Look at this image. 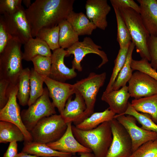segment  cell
Segmentation results:
<instances>
[{
  "label": "cell",
  "mask_w": 157,
  "mask_h": 157,
  "mask_svg": "<svg viewBox=\"0 0 157 157\" xmlns=\"http://www.w3.org/2000/svg\"><path fill=\"white\" fill-rule=\"evenodd\" d=\"M18 84L9 86L8 100L6 105L0 109V120L12 123L17 126L23 133L24 141L31 142L33 139L31 134L26 128L22 122L20 107L17 101Z\"/></svg>",
  "instance_id": "obj_11"
},
{
  "label": "cell",
  "mask_w": 157,
  "mask_h": 157,
  "mask_svg": "<svg viewBox=\"0 0 157 157\" xmlns=\"http://www.w3.org/2000/svg\"><path fill=\"white\" fill-rule=\"evenodd\" d=\"M33 69L42 76L49 77L51 68V57L38 55L31 61Z\"/></svg>",
  "instance_id": "obj_35"
},
{
  "label": "cell",
  "mask_w": 157,
  "mask_h": 157,
  "mask_svg": "<svg viewBox=\"0 0 157 157\" xmlns=\"http://www.w3.org/2000/svg\"><path fill=\"white\" fill-rule=\"evenodd\" d=\"M129 157H157V138L143 144Z\"/></svg>",
  "instance_id": "obj_36"
},
{
  "label": "cell",
  "mask_w": 157,
  "mask_h": 157,
  "mask_svg": "<svg viewBox=\"0 0 157 157\" xmlns=\"http://www.w3.org/2000/svg\"><path fill=\"white\" fill-rule=\"evenodd\" d=\"M67 128L61 115L56 114L41 119L30 133L33 141L47 144L59 139Z\"/></svg>",
  "instance_id": "obj_5"
},
{
  "label": "cell",
  "mask_w": 157,
  "mask_h": 157,
  "mask_svg": "<svg viewBox=\"0 0 157 157\" xmlns=\"http://www.w3.org/2000/svg\"><path fill=\"white\" fill-rule=\"evenodd\" d=\"M67 56L66 50L60 48L53 51L51 56L52 64L49 77L54 80L65 82L77 76L75 69L69 68L65 65L64 59Z\"/></svg>",
  "instance_id": "obj_15"
},
{
  "label": "cell",
  "mask_w": 157,
  "mask_h": 157,
  "mask_svg": "<svg viewBox=\"0 0 157 157\" xmlns=\"http://www.w3.org/2000/svg\"><path fill=\"white\" fill-rule=\"evenodd\" d=\"M59 31L58 26L51 28H43L39 31L36 37L45 42L53 51L60 48L59 44Z\"/></svg>",
  "instance_id": "obj_33"
},
{
  "label": "cell",
  "mask_w": 157,
  "mask_h": 157,
  "mask_svg": "<svg viewBox=\"0 0 157 157\" xmlns=\"http://www.w3.org/2000/svg\"><path fill=\"white\" fill-rule=\"evenodd\" d=\"M80 155L79 157H96L92 152H81L78 153ZM72 157H76L72 156Z\"/></svg>",
  "instance_id": "obj_44"
},
{
  "label": "cell",
  "mask_w": 157,
  "mask_h": 157,
  "mask_svg": "<svg viewBox=\"0 0 157 157\" xmlns=\"http://www.w3.org/2000/svg\"><path fill=\"white\" fill-rule=\"evenodd\" d=\"M7 44L0 53V79L8 81L9 85L17 84L19 76L23 69L22 44L9 38Z\"/></svg>",
  "instance_id": "obj_3"
},
{
  "label": "cell",
  "mask_w": 157,
  "mask_h": 157,
  "mask_svg": "<svg viewBox=\"0 0 157 157\" xmlns=\"http://www.w3.org/2000/svg\"><path fill=\"white\" fill-rule=\"evenodd\" d=\"M22 2L27 8H28L31 4V0H22Z\"/></svg>",
  "instance_id": "obj_46"
},
{
  "label": "cell",
  "mask_w": 157,
  "mask_h": 157,
  "mask_svg": "<svg viewBox=\"0 0 157 157\" xmlns=\"http://www.w3.org/2000/svg\"><path fill=\"white\" fill-rule=\"evenodd\" d=\"M24 45L23 59L31 61L38 55L51 57L52 53L49 47L44 41L37 38H32Z\"/></svg>",
  "instance_id": "obj_22"
},
{
  "label": "cell",
  "mask_w": 157,
  "mask_h": 157,
  "mask_svg": "<svg viewBox=\"0 0 157 157\" xmlns=\"http://www.w3.org/2000/svg\"><path fill=\"white\" fill-rule=\"evenodd\" d=\"M86 15L97 28L105 30L108 26L107 16L111 7L107 0H88L85 5Z\"/></svg>",
  "instance_id": "obj_16"
},
{
  "label": "cell",
  "mask_w": 157,
  "mask_h": 157,
  "mask_svg": "<svg viewBox=\"0 0 157 157\" xmlns=\"http://www.w3.org/2000/svg\"><path fill=\"white\" fill-rule=\"evenodd\" d=\"M122 114L133 116L142 125V128L157 133V124L152 120L150 116L148 114L140 113L136 111L129 102L127 110Z\"/></svg>",
  "instance_id": "obj_32"
},
{
  "label": "cell",
  "mask_w": 157,
  "mask_h": 157,
  "mask_svg": "<svg viewBox=\"0 0 157 157\" xmlns=\"http://www.w3.org/2000/svg\"><path fill=\"white\" fill-rule=\"evenodd\" d=\"M42 77L47 86L53 104L61 114L68 99L75 93L76 90L74 84L57 81L49 77Z\"/></svg>",
  "instance_id": "obj_14"
},
{
  "label": "cell",
  "mask_w": 157,
  "mask_h": 157,
  "mask_svg": "<svg viewBox=\"0 0 157 157\" xmlns=\"http://www.w3.org/2000/svg\"><path fill=\"white\" fill-rule=\"evenodd\" d=\"M55 107L49 99L47 88H44L42 95L28 108L21 112L23 124L30 132L42 118L56 114Z\"/></svg>",
  "instance_id": "obj_8"
},
{
  "label": "cell",
  "mask_w": 157,
  "mask_h": 157,
  "mask_svg": "<svg viewBox=\"0 0 157 157\" xmlns=\"http://www.w3.org/2000/svg\"><path fill=\"white\" fill-rule=\"evenodd\" d=\"M16 157H40L36 156L21 152L18 153Z\"/></svg>",
  "instance_id": "obj_45"
},
{
  "label": "cell",
  "mask_w": 157,
  "mask_h": 157,
  "mask_svg": "<svg viewBox=\"0 0 157 157\" xmlns=\"http://www.w3.org/2000/svg\"><path fill=\"white\" fill-rule=\"evenodd\" d=\"M17 147V142L13 141L10 142L3 157H16L18 154Z\"/></svg>",
  "instance_id": "obj_43"
},
{
  "label": "cell",
  "mask_w": 157,
  "mask_h": 157,
  "mask_svg": "<svg viewBox=\"0 0 157 157\" xmlns=\"http://www.w3.org/2000/svg\"><path fill=\"white\" fill-rule=\"evenodd\" d=\"M22 0H0V13L13 14L22 9Z\"/></svg>",
  "instance_id": "obj_38"
},
{
  "label": "cell",
  "mask_w": 157,
  "mask_h": 157,
  "mask_svg": "<svg viewBox=\"0 0 157 157\" xmlns=\"http://www.w3.org/2000/svg\"><path fill=\"white\" fill-rule=\"evenodd\" d=\"M73 134L78 141L90 149L96 157H106L113 140L110 121L106 122L96 128L84 130L72 125Z\"/></svg>",
  "instance_id": "obj_2"
},
{
  "label": "cell",
  "mask_w": 157,
  "mask_h": 157,
  "mask_svg": "<svg viewBox=\"0 0 157 157\" xmlns=\"http://www.w3.org/2000/svg\"><path fill=\"white\" fill-rule=\"evenodd\" d=\"M66 20L79 36L91 35L93 31L97 28L82 12L76 13L73 11L69 14Z\"/></svg>",
  "instance_id": "obj_23"
},
{
  "label": "cell",
  "mask_w": 157,
  "mask_h": 157,
  "mask_svg": "<svg viewBox=\"0 0 157 157\" xmlns=\"http://www.w3.org/2000/svg\"><path fill=\"white\" fill-rule=\"evenodd\" d=\"M131 104L137 111L149 115L157 124V94L133 100Z\"/></svg>",
  "instance_id": "obj_24"
},
{
  "label": "cell",
  "mask_w": 157,
  "mask_h": 157,
  "mask_svg": "<svg viewBox=\"0 0 157 157\" xmlns=\"http://www.w3.org/2000/svg\"><path fill=\"white\" fill-rule=\"evenodd\" d=\"M115 115L108 108L103 112L94 113L75 126L82 130L92 129L104 122L110 121L114 118Z\"/></svg>",
  "instance_id": "obj_25"
},
{
  "label": "cell",
  "mask_w": 157,
  "mask_h": 157,
  "mask_svg": "<svg viewBox=\"0 0 157 157\" xmlns=\"http://www.w3.org/2000/svg\"><path fill=\"white\" fill-rule=\"evenodd\" d=\"M9 85V83L8 81L0 79V109L4 107L8 100Z\"/></svg>",
  "instance_id": "obj_41"
},
{
  "label": "cell",
  "mask_w": 157,
  "mask_h": 157,
  "mask_svg": "<svg viewBox=\"0 0 157 157\" xmlns=\"http://www.w3.org/2000/svg\"><path fill=\"white\" fill-rule=\"evenodd\" d=\"M25 10L23 7L13 14L4 13L0 16V22L3 24L9 38L14 39L24 44L33 38Z\"/></svg>",
  "instance_id": "obj_7"
},
{
  "label": "cell",
  "mask_w": 157,
  "mask_h": 157,
  "mask_svg": "<svg viewBox=\"0 0 157 157\" xmlns=\"http://www.w3.org/2000/svg\"><path fill=\"white\" fill-rule=\"evenodd\" d=\"M135 45L132 42L130 44L128 52L125 63L119 72L113 85L112 90H117L126 85L127 82L130 79L133 74L131 67L132 55Z\"/></svg>",
  "instance_id": "obj_28"
},
{
  "label": "cell",
  "mask_w": 157,
  "mask_h": 157,
  "mask_svg": "<svg viewBox=\"0 0 157 157\" xmlns=\"http://www.w3.org/2000/svg\"><path fill=\"white\" fill-rule=\"evenodd\" d=\"M129 46V45L123 48H120L114 61V66L109 81L104 92H108L113 90V85L119 72L125 63Z\"/></svg>",
  "instance_id": "obj_34"
},
{
  "label": "cell",
  "mask_w": 157,
  "mask_h": 157,
  "mask_svg": "<svg viewBox=\"0 0 157 157\" xmlns=\"http://www.w3.org/2000/svg\"><path fill=\"white\" fill-rule=\"evenodd\" d=\"M59 44L60 48L68 49L79 41V35L66 20L59 23Z\"/></svg>",
  "instance_id": "obj_27"
},
{
  "label": "cell",
  "mask_w": 157,
  "mask_h": 157,
  "mask_svg": "<svg viewBox=\"0 0 157 157\" xmlns=\"http://www.w3.org/2000/svg\"><path fill=\"white\" fill-rule=\"evenodd\" d=\"M130 97L128 86L126 85L118 90L104 92L101 99L108 104L110 109L116 114L120 115L124 113L127 110Z\"/></svg>",
  "instance_id": "obj_19"
},
{
  "label": "cell",
  "mask_w": 157,
  "mask_h": 157,
  "mask_svg": "<svg viewBox=\"0 0 157 157\" xmlns=\"http://www.w3.org/2000/svg\"><path fill=\"white\" fill-rule=\"evenodd\" d=\"M142 22L150 35L157 36V0H137Z\"/></svg>",
  "instance_id": "obj_20"
},
{
  "label": "cell",
  "mask_w": 157,
  "mask_h": 157,
  "mask_svg": "<svg viewBox=\"0 0 157 157\" xmlns=\"http://www.w3.org/2000/svg\"><path fill=\"white\" fill-rule=\"evenodd\" d=\"M110 1L113 7L131 8L140 13V6L133 0H110Z\"/></svg>",
  "instance_id": "obj_40"
},
{
  "label": "cell",
  "mask_w": 157,
  "mask_h": 157,
  "mask_svg": "<svg viewBox=\"0 0 157 157\" xmlns=\"http://www.w3.org/2000/svg\"><path fill=\"white\" fill-rule=\"evenodd\" d=\"M116 119L125 129L132 142V153L143 144L157 138V133L138 126L136 120L133 116L124 114H116Z\"/></svg>",
  "instance_id": "obj_12"
},
{
  "label": "cell",
  "mask_w": 157,
  "mask_h": 157,
  "mask_svg": "<svg viewBox=\"0 0 157 157\" xmlns=\"http://www.w3.org/2000/svg\"><path fill=\"white\" fill-rule=\"evenodd\" d=\"M110 122L113 140L106 157H129L132 153V142L129 134L115 119Z\"/></svg>",
  "instance_id": "obj_9"
},
{
  "label": "cell",
  "mask_w": 157,
  "mask_h": 157,
  "mask_svg": "<svg viewBox=\"0 0 157 157\" xmlns=\"http://www.w3.org/2000/svg\"><path fill=\"white\" fill-rule=\"evenodd\" d=\"M113 7L117 24V40L119 43L120 48H122L130 45L132 42L131 38L119 10L117 8Z\"/></svg>",
  "instance_id": "obj_30"
},
{
  "label": "cell",
  "mask_w": 157,
  "mask_h": 157,
  "mask_svg": "<svg viewBox=\"0 0 157 157\" xmlns=\"http://www.w3.org/2000/svg\"><path fill=\"white\" fill-rule=\"evenodd\" d=\"M9 39L7 32L2 23L0 22V53L7 46Z\"/></svg>",
  "instance_id": "obj_42"
},
{
  "label": "cell",
  "mask_w": 157,
  "mask_h": 157,
  "mask_svg": "<svg viewBox=\"0 0 157 157\" xmlns=\"http://www.w3.org/2000/svg\"><path fill=\"white\" fill-rule=\"evenodd\" d=\"M44 83L42 76L32 68L30 75V91L27 105L29 106L33 103L43 94Z\"/></svg>",
  "instance_id": "obj_31"
},
{
  "label": "cell",
  "mask_w": 157,
  "mask_h": 157,
  "mask_svg": "<svg viewBox=\"0 0 157 157\" xmlns=\"http://www.w3.org/2000/svg\"><path fill=\"white\" fill-rule=\"evenodd\" d=\"M128 83L130 97L135 99L157 94V81L145 73L135 72Z\"/></svg>",
  "instance_id": "obj_13"
},
{
  "label": "cell",
  "mask_w": 157,
  "mask_h": 157,
  "mask_svg": "<svg viewBox=\"0 0 157 157\" xmlns=\"http://www.w3.org/2000/svg\"><path fill=\"white\" fill-rule=\"evenodd\" d=\"M74 0H36L25 10L32 37L43 28L58 26L73 10Z\"/></svg>",
  "instance_id": "obj_1"
},
{
  "label": "cell",
  "mask_w": 157,
  "mask_h": 157,
  "mask_svg": "<svg viewBox=\"0 0 157 157\" xmlns=\"http://www.w3.org/2000/svg\"><path fill=\"white\" fill-rule=\"evenodd\" d=\"M131 67L133 70L139 71L145 73L157 81V72L151 66L147 60L142 58L140 60L132 59Z\"/></svg>",
  "instance_id": "obj_37"
},
{
  "label": "cell",
  "mask_w": 157,
  "mask_h": 157,
  "mask_svg": "<svg viewBox=\"0 0 157 157\" xmlns=\"http://www.w3.org/2000/svg\"><path fill=\"white\" fill-rule=\"evenodd\" d=\"M22 152L40 157H72L73 155L53 149L46 144L34 141H24Z\"/></svg>",
  "instance_id": "obj_21"
},
{
  "label": "cell",
  "mask_w": 157,
  "mask_h": 157,
  "mask_svg": "<svg viewBox=\"0 0 157 157\" xmlns=\"http://www.w3.org/2000/svg\"><path fill=\"white\" fill-rule=\"evenodd\" d=\"M148 46L150 57V64L154 69L157 70V36L150 35Z\"/></svg>",
  "instance_id": "obj_39"
},
{
  "label": "cell",
  "mask_w": 157,
  "mask_h": 157,
  "mask_svg": "<svg viewBox=\"0 0 157 157\" xmlns=\"http://www.w3.org/2000/svg\"><path fill=\"white\" fill-rule=\"evenodd\" d=\"M72 123H67L65 132L59 139L46 144L54 150L73 154L77 152H92L90 149L81 145L75 138L72 131Z\"/></svg>",
  "instance_id": "obj_17"
},
{
  "label": "cell",
  "mask_w": 157,
  "mask_h": 157,
  "mask_svg": "<svg viewBox=\"0 0 157 157\" xmlns=\"http://www.w3.org/2000/svg\"><path fill=\"white\" fill-rule=\"evenodd\" d=\"M31 70L28 67L23 69L18 78L17 97L19 104L22 106L27 105L29 99Z\"/></svg>",
  "instance_id": "obj_29"
},
{
  "label": "cell",
  "mask_w": 157,
  "mask_h": 157,
  "mask_svg": "<svg viewBox=\"0 0 157 157\" xmlns=\"http://www.w3.org/2000/svg\"><path fill=\"white\" fill-rule=\"evenodd\" d=\"M101 49V47L96 44L90 38L86 37L84 38L82 41L76 42L66 50L67 56L71 54L74 55L72 62V68L81 72L82 70L81 61L87 54H95L100 57L102 61L98 66V68L101 67L108 61L106 53L103 51L100 50Z\"/></svg>",
  "instance_id": "obj_10"
},
{
  "label": "cell",
  "mask_w": 157,
  "mask_h": 157,
  "mask_svg": "<svg viewBox=\"0 0 157 157\" xmlns=\"http://www.w3.org/2000/svg\"><path fill=\"white\" fill-rule=\"evenodd\" d=\"M25 140L23 133L17 126L10 122L0 121V143L21 142Z\"/></svg>",
  "instance_id": "obj_26"
},
{
  "label": "cell",
  "mask_w": 157,
  "mask_h": 157,
  "mask_svg": "<svg viewBox=\"0 0 157 157\" xmlns=\"http://www.w3.org/2000/svg\"><path fill=\"white\" fill-rule=\"evenodd\" d=\"M75 94L74 100H72V96L68 99L63 111L60 115L67 124L73 122L76 125L82 122L86 106L81 95L77 91Z\"/></svg>",
  "instance_id": "obj_18"
},
{
  "label": "cell",
  "mask_w": 157,
  "mask_h": 157,
  "mask_svg": "<svg viewBox=\"0 0 157 157\" xmlns=\"http://www.w3.org/2000/svg\"><path fill=\"white\" fill-rule=\"evenodd\" d=\"M106 76L105 72L100 74L91 72L87 77L74 84L76 91L82 96L86 106L83 121L94 113L97 94L100 88L104 85Z\"/></svg>",
  "instance_id": "obj_6"
},
{
  "label": "cell",
  "mask_w": 157,
  "mask_h": 157,
  "mask_svg": "<svg viewBox=\"0 0 157 157\" xmlns=\"http://www.w3.org/2000/svg\"><path fill=\"white\" fill-rule=\"evenodd\" d=\"M118 8L127 26L136 52L142 58L150 61L148 46L150 35L144 26L140 13L131 8Z\"/></svg>",
  "instance_id": "obj_4"
}]
</instances>
